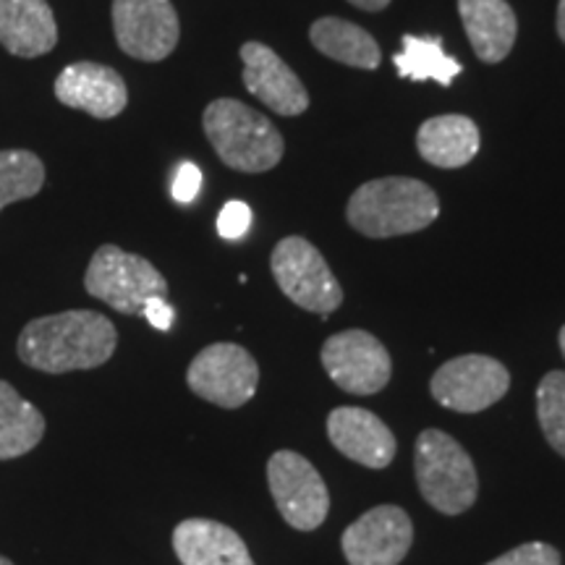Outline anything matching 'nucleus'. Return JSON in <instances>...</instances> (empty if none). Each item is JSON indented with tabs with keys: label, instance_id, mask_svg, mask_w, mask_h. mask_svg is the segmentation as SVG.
<instances>
[{
	"label": "nucleus",
	"instance_id": "423d86ee",
	"mask_svg": "<svg viewBox=\"0 0 565 565\" xmlns=\"http://www.w3.org/2000/svg\"><path fill=\"white\" fill-rule=\"evenodd\" d=\"M273 278L296 307L328 320L343 303V288L320 249L301 236H288L273 249Z\"/></svg>",
	"mask_w": 565,
	"mask_h": 565
},
{
	"label": "nucleus",
	"instance_id": "5701e85b",
	"mask_svg": "<svg viewBox=\"0 0 565 565\" xmlns=\"http://www.w3.org/2000/svg\"><path fill=\"white\" fill-rule=\"evenodd\" d=\"M45 186V166L30 150H0V210L30 200Z\"/></svg>",
	"mask_w": 565,
	"mask_h": 565
},
{
	"label": "nucleus",
	"instance_id": "2f4dec72",
	"mask_svg": "<svg viewBox=\"0 0 565 565\" xmlns=\"http://www.w3.org/2000/svg\"><path fill=\"white\" fill-rule=\"evenodd\" d=\"M0 565H13V563L9 561V557H3V555H0Z\"/></svg>",
	"mask_w": 565,
	"mask_h": 565
},
{
	"label": "nucleus",
	"instance_id": "2eb2a0df",
	"mask_svg": "<svg viewBox=\"0 0 565 565\" xmlns=\"http://www.w3.org/2000/svg\"><path fill=\"white\" fill-rule=\"evenodd\" d=\"M328 437L335 450L366 469H385L398 450L391 427L362 406L333 408L328 416Z\"/></svg>",
	"mask_w": 565,
	"mask_h": 565
},
{
	"label": "nucleus",
	"instance_id": "a211bd4d",
	"mask_svg": "<svg viewBox=\"0 0 565 565\" xmlns=\"http://www.w3.org/2000/svg\"><path fill=\"white\" fill-rule=\"evenodd\" d=\"M463 30L484 63H500L513 51L519 21L508 0H458Z\"/></svg>",
	"mask_w": 565,
	"mask_h": 565
},
{
	"label": "nucleus",
	"instance_id": "412c9836",
	"mask_svg": "<svg viewBox=\"0 0 565 565\" xmlns=\"http://www.w3.org/2000/svg\"><path fill=\"white\" fill-rule=\"evenodd\" d=\"M309 40L312 45L328 58L341 61L345 66L353 68H377L380 66V45L377 40L372 38L370 32L362 30V26L351 24L345 19L324 17L317 19L309 30Z\"/></svg>",
	"mask_w": 565,
	"mask_h": 565
},
{
	"label": "nucleus",
	"instance_id": "0eeeda50",
	"mask_svg": "<svg viewBox=\"0 0 565 565\" xmlns=\"http://www.w3.org/2000/svg\"><path fill=\"white\" fill-rule=\"evenodd\" d=\"M186 385L207 404L242 408L257 393V359L238 343H212L196 353L194 362L189 364Z\"/></svg>",
	"mask_w": 565,
	"mask_h": 565
},
{
	"label": "nucleus",
	"instance_id": "aec40b11",
	"mask_svg": "<svg viewBox=\"0 0 565 565\" xmlns=\"http://www.w3.org/2000/svg\"><path fill=\"white\" fill-rule=\"evenodd\" d=\"M45 435V416L6 380H0V461L26 456Z\"/></svg>",
	"mask_w": 565,
	"mask_h": 565
},
{
	"label": "nucleus",
	"instance_id": "6e6552de",
	"mask_svg": "<svg viewBox=\"0 0 565 565\" xmlns=\"http://www.w3.org/2000/svg\"><path fill=\"white\" fill-rule=\"evenodd\" d=\"M267 484L288 526L315 532L330 513V492L320 471L296 450H278L267 461Z\"/></svg>",
	"mask_w": 565,
	"mask_h": 565
},
{
	"label": "nucleus",
	"instance_id": "20e7f679",
	"mask_svg": "<svg viewBox=\"0 0 565 565\" xmlns=\"http://www.w3.org/2000/svg\"><path fill=\"white\" fill-rule=\"evenodd\" d=\"M414 475L422 498L445 515L466 513L477 503L479 477L461 443L443 429H424L416 437Z\"/></svg>",
	"mask_w": 565,
	"mask_h": 565
},
{
	"label": "nucleus",
	"instance_id": "9b49d317",
	"mask_svg": "<svg viewBox=\"0 0 565 565\" xmlns=\"http://www.w3.org/2000/svg\"><path fill=\"white\" fill-rule=\"evenodd\" d=\"M113 32L126 55L158 63L175 51L181 24L171 0H113Z\"/></svg>",
	"mask_w": 565,
	"mask_h": 565
},
{
	"label": "nucleus",
	"instance_id": "39448f33",
	"mask_svg": "<svg viewBox=\"0 0 565 565\" xmlns=\"http://www.w3.org/2000/svg\"><path fill=\"white\" fill-rule=\"evenodd\" d=\"M84 288L116 312L141 315L147 299L168 294V280L150 259L124 252L116 244H103L92 254L84 273Z\"/></svg>",
	"mask_w": 565,
	"mask_h": 565
},
{
	"label": "nucleus",
	"instance_id": "ddd939ff",
	"mask_svg": "<svg viewBox=\"0 0 565 565\" xmlns=\"http://www.w3.org/2000/svg\"><path fill=\"white\" fill-rule=\"evenodd\" d=\"M244 87L278 116H301L309 108V92L291 66L263 42L242 45Z\"/></svg>",
	"mask_w": 565,
	"mask_h": 565
},
{
	"label": "nucleus",
	"instance_id": "a878e982",
	"mask_svg": "<svg viewBox=\"0 0 565 565\" xmlns=\"http://www.w3.org/2000/svg\"><path fill=\"white\" fill-rule=\"evenodd\" d=\"M252 225V210L246 202H228L225 207L221 210V215H217V233H221L223 238H228V242H236V238H242L246 231H249Z\"/></svg>",
	"mask_w": 565,
	"mask_h": 565
},
{
	"label": "nucleus",
	"instance_id": "6ab92c4d",
	"mask_svg": "<svg viewBox=\"0 0 565 565\" xmlns=\"http://www.w3.org/2000/svg\"><path fill=\"white\" fill-rule=\"evenodd\" d=\"M479 129L466 116H437L419 126L416 150L429 166L461 168L479 152Z\"/></svg>",
	"mask_w": 565,
	"mask_h": 565
},
{
	"label": "nucleus",
	"instance_id": "cd10ccee",
	"mask_svg": "<svg viewBox=\"0 0 565 565\" xmlns=\"http://www.w3.org/2000/svg\"><path fill=\"white\" fill-rule=\"evenodd\" d=\"M141 315L147 317V322H150L154 330H162V333L171 330L175 320L173 307L166 301V296H152V299H147L145 307H141Z\"/></svg>",
	"mask_w": 565,
	"mask_h": 565
},
{
	"label": "nucleus",
	"instance_id": "c756f323",
	"mask_svg": "<svg viewBox=\"0 0 565 565\" xmlns=\"http://www.w3.org/2000/svg\"><path fill=\"white\" fill-rule=\"evenodd\" d=\"M557 34L565 42V0H561V6H557Z\"/></svg>",
	"mask_w": 565,
	"mask_h": 565
},
{
	"label": "nucleus",
	"instance_id": "bb28decb",
	"mask_svg": "<svg viewBox=\"0 0 565 565\" xmlns=\"http://www.w3.org/2000/svg\"><path fill=\"white\" fill-rule=\"evenodd\" d=\"M200 186H202V171L194 166V162H181L179 171L173 175V186H171V194L173 200L179 204H189L196 200V194H200Z\"/></svg>",
	"mask_w": 565,
	"mask_h": 565
},
{
	"label": "nucleus",
	"instance_id": "f3484780",
	"mask_svg": "<svg viewBox=\"0 0 565 565\" xmlns=\"http://www.w3.org/2000/svg\"><path fill=\"white\" fill-rule=\"evenodd\" d=\"M173 553L181 565H257L231 526L210 519H186L173 529Z\"/></svg>",
	"mask_w": 565,
	"mask_h": 565
},
{
	"label": "nucleus",
	"instance_id": "f257e3e1",
	"mask_svg": "<svg viewBox=\"0 0 565 565\" xmlns=\"http://www.w3.org/2000/svg\"><path fill=\"white\" fill-rule=\"evenodd\" d=\"M116 324L92 309H68L32 320L21 330L17 353L32 370L66 374L95 370L116 353Z\"/></svg>",
	"mask_w": 565,
	"mask_h": 565
},
{
	"label": "nucleus",
	"instance_id": "f03ea898",
	"mask_svg": "<svg viewBox=\"0 0 565 565\" xmlns=\"http://www.w3.org/2000/svg\"><path fill=\"white\" fill-rule=\"evenodd\" d=\"M440 215V200L424 181L387 175L351 194L345 217L366 238H393L424 231Z\"/></svg>",
	"mask_w": 565,
	"mask_h": 565
},
{
	"label": "nucleus",
	"instance_id": "dca6fc26",
	"mask_svg": "<svg viewBox=\"0 0 565 565\" xmlns=\"http://www.w3.org/2000/svg\"><path fill=\"white\" fill-rule=\"evenodd\" d=\"M0 45L17 58H40L58 45L47 0H0Z\"/></svg>",
	"mask_w": 565,
	"mask_h": 565
},
{
	"label": "nucleus",
	"instance_id": "b1692460",
	"mask_svg": "<svg viewBox=\"0 0 565 565\" xmlns=\"http://www.w3.org/2000/svg\"><path fill=\"white\" fill-rule=\"evenodd\" d=\"M536 416L550 448L565 458V372L555 370L536 387Z\"/></svg>",
	"mask_w": 565,
	"mask_h": 565
},
{
	"label": "nucleus",
	"instance_id": "9d476101",
	"mask_svg": "<svg viewBox=\"0 0 565 565\" xmlns=\"http://www.w3.org/2000/svg\"><path fill=\"white\" fill-rule=\"evenodd\" d=\"M328 377L351 395H374L391 383L393 362L383 343L366 330L330 335L320 351Z\"/></svg>",
	"mask_w": 565,
	"mask_h": 565
},
{
	"label": "nucleus",
	"instance_id": "c85d7f7f",
	"mask_svg": "<svg viewBox=\"0 0 565 565\" xmlns=\"http://www.w3.org/2000/svg\"><path fill=\"white\" fill-rule=\"evenodd\" d=\"M351 6H356V9L362 11H383L391 6V0H349Z\"/></svg>",
	"mask_w": 565,
	"mask_h": 565
},
{
	"label": "nucleus",
	"instance_id": "393cba45",
	"mask_svg": "<svg viewBox=\"0 0 565 565\" xmlns=\"http://www.w3.org/2000/svg\"><path fill=\"white\" fill-rule=\"evenodd\" d=\"M484 565H561V553L547 542H526Z\"/></svg>",
	"mask_w": 565,
	"mask_h": 565
},
{
	"label": "nucleus",
	"instance_id": "4468645a",
	"mask_svg": "<svg viewBox=\"0 0 565 565\" xmlns=\"http://www.w3.org/2000/svg\"><path fill=\"white\" fill-rule=\"evenodd\" d=\"M55 97L66 108L84 110L92 118H116L129 103L124 76L103 63H71L55 79Z\"/></svg>",
	"mask_w": 565,
	"mask_h": 565
},
{
	"label": "nucleus",
	"instance_id": "7c9ffc66",
	"mask_svg": "<svg viewBox=\"0 0 565 565\" xmlns=\"http://www.w3.org/2000/svg\"><path fill=\"white\" fill-rule=\"evenodd\" d=\"M561 351H563V356H565V324H563V330H561Z\"/></svg>",
	"mask_w": 565,
	"mask_h": 565
},
{
	"label": "nucleus",
	"instance_id": "7ed1b4c3",
	"mask_svg": "<svg viewBox=\"0 0 565 565\" xmlns=\"http://www.w3.org/2000/svg\"><path fill=\"white\" fill-rule=\"evenodd\" d=\"M202 126L217 158L233 171L265 173L278 166L286 150L270 118L231 97L212 100L204 108Z\"/></svg>",
	"mask_w": 565,
	"mask_h": 565
},
{
	"label": "nucleus",
	"instance_id": "4be33fe9",
	"mask_svg": "<svg viewBox=\"0 0 565 565\" xmlns=\"http://www.w3.org/2000/svg\"><path fill=\"white\" fill-rule=\"evenodd\" d=\"M395 68L404 79L412 82H437L443 87H450L458 74H461V63L450 55H445L443 42L437 38H414L404 34V51L393 55Z\"/></svg>",
	"mask_w": 565,
	"mask_h": 565
},
{
	"label": "nucleus",
	"instance_id": "1a4fd4ad",
	"mask_svg": "<svg viewBox=\"0 0 565 565\" xmlns=\"http://www.w3.org/2000/svg\"><path fill=\"white\" fill-rule=\"evenodd\" d=\"M511 387V372L484 353H466L433 374L429 393L437 404L458 414H479L498 404Z\"/></svg>",
	"mask_w": 565,
	"mask_h": 565
},
{
	"label": "nucleus",
	"instance_id": "f8f14e48",
	"mask_svg": "<svg viewBox=\"0 0 565 565\" xmlns=\"http://www.w3.org/2000/svg\"><path fill=\"white\" fill-rule=\"evenodd\" d=\"M414 545V524L398 505H377L359 515L341 536L349 565H398Z\"/></svg>",
	"mask_w": 565,
	"mask_h": 565
}]
</instances>
